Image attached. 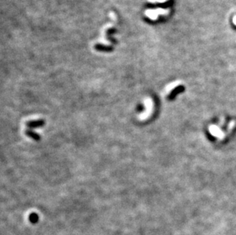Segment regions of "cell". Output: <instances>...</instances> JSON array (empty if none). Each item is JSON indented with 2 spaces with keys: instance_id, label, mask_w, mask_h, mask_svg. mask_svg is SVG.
<instances>
[{
  "instance_id": "1",
  "label": "cell",
  "mask_w": 236,
  "mask_h": 235,
  "mask_svg": "<svg viewBox=\"0 0 236 235\" xmlns=\"http://www.w3.org/2000/svg\"><path fill=\"white\" fill-rule=\"evenodd\" d=\"M45 121L44 120H37V121H32L27 122V126L30 128H39V127H42L44 125Z\"/></svg>"
},
{
  "instance_id": "6",
  "label": "cell",
  "mask_w": 236,
  "mask_h": 235,
  "mask_svg": "<svg viewBox=\"0 0 236 235\" xmlns=\"http://www.w3.org/2000/svg\"><path fill=\"white\" fill-rule=\"evenodd\" d=\"M29 221L32 223V224H36L38 221V215L36 213H32L29 215Z\"/></svg>"
},
{
  "instance_id": "7",
  "label": "cell",
  "mask_w": 236,
  "mask_h": 235,
  "mask_svg": "<svg viewBox=\"0 0 236 235\" xmlns=\"http://www.w3.org/2000/svg\"><path fill=\"white\" fill-rule=\"evenodd\" d=\"M171 5H172V1H168V2H164V3L163 4H160L159 6H160V7L162 8H168L169 7V6H171Z\"/></svg>"
},
{
  "instance_id": "3",
  "label": "cell",
  "mask_w": 236,
  "mask_h": 235,
  "mask_svg": "<svg viewBox=\"0 0 236 235\" xmlns=\"http://www.w3.org/2000/svg\"><path fill=\"white\" fill-rule=\"evenodd\" d=\"M25 133H26V134L28 135V136H29L30 137H32V138L34 139V140H39L40 139H41V137H40V135L37 134L35 133V132L32 131L31 129H28Z\"/></svg>"
},
{
  "instance_id": "4",
  "label": "cell",
  "mask_w": 236,
  "mask_h": 235,
  "mask_svg": "<svg viewBox=\"0 0 236 235\" xmlns=\"http://www.w3.org/2000/svg\"><path fill=\"white\" fill-rule=\"evenodd\" d=\"M115 32H116V30L115 29V28H109V29H108L107 32H106V36H107V38L109 39L110 41H112V43H114V44H115L116 42V40H115L114 38L113 37H111V35H112V34L115 33Z\"/></svg>"
},
{
  "instance_id": "2",
  "label": "cell",
  "mask_w": 236,
  "mask_h": 235,
  "mask_svg": "<svg viewBox=\"0 0 236 235\" xmlns=\"http://www.w3.org/2000/svg\"><path fill=\"white\" fill-rule=\"evenodd\" d=\"M95 49L99 51H105V52H109L113 50L112 47L111 46H104L103 44H96L95 45Z\"/></svg>"
},
{
  "instance_id": "5",
  "label": "cell",
  "mask_w": 236,
  "mask_h": 235,
  "mask_svg": "<svg viewBox=\"0 0 236 235\" xmlns=\"http://www.w3.org/2000/svg\"><path fill=\"white\" fill-rule=\"evenodd\" d=\"M183 90H184V89L183 88V86H178V87L175 88L174 90H173V91L171 92V94H170L169 99H172V98H174V96L176 95V94H177V93H179L180 92L183 91Z\"/></svg>"
}]
</instances>
